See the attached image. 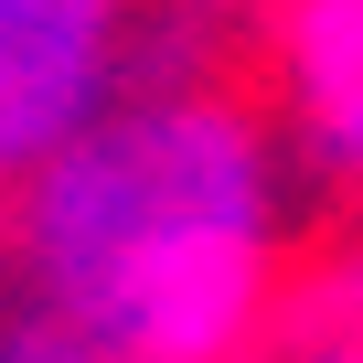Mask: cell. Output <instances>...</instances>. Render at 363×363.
I'll list each match as a JSON object with an SVG mask.
<instances>
[{"mask_svg": "<svg viewBox=\"0 0 363 363\" xmlns=\"http://www.w3.org/2000/svg\"><path fill=\"white\" fill-rule=\"evenodd\" d=\"M310 193L246 65L193 43L0 203V278L128 363H257L320 257Z\"/></svg>", "mask_w": 363, "mask_h": 363, "instance_id": "6da1fadb", "label": "cell"}, {"mask_svg": "<svg viewBox=\"0 0 363 363\" xmlns=\"http://www.w3.org/2000/svg\"><path fill=\"white\" fill-rule=\"evenodd\" d=\"M160 0H0V203L43 160H65L150 65L193 54ZM235 54V43H214Z\"/></svg>", "mask_w": 363, "mask_h": 363, "instance_id": "7a4b0ae2", "label": "cell"}, {"mask_svg": "<svg viewBox=\"0 0 363 363\" xmlns=\"http://www.w3.org/2000/svg\"><path fill=\"white\" fill-rule=\"evenodd\" d=\"M257 107L320 193L363 203V0H267L235 33Z\"/></svg>", "mask_w": 363, "mask_h": 363, "instance_id": "3957f363", "label": "cell"}, {"mask_svg": "<svg viewBox=\"0 0 363 363\" xmlns=\"http://www.w3.org/2000/svg\"><path fill=\"white\" fill-rule=\"evenodd\" d=\"M289 342L320 352V363H363V235L342 257H310L299 310H289Z\"/></svg>", "mask_w": 363, "mask_h": 363, "instance_id": "277c9868", "label": "cell"}, {"mask_svg": "<svg viewBox=\"0 0 363 363\" xmlns=\"http://www.w3.org/2000/svg\"><path fill=\"white\" fill-rule=\"evenodd\" d=\"M0 363H128V352H107L96 331H75L65 310H43L0 278Z\"/></svg>", "mask_w": 363, "mask_h": 363, "instance_id": "5b68a950", "label": "cell"}, {"mask_svg": "<svg viewBox=\"0 0 363 363\" xmlns=\"http://www.w3.org/2000/svg\"><path fill=\"white\" fill-rule=\"evenodd\" d=\"M160 11H171L182 33H203V43H235V33L267 11V0H160Z\"/></svg>", "mask_w": 363, "mask_h": 363, "instance_id": "8992f818", "label": "cell"}, {"mask_svg": "<svg viewBox=\"0 0 363 363\" xmlns=\"http://www.w3.org/2000/svg\"><path fill=\"white\" fill-rule=\"evenodd\" d=\"M257 363H320V352H299V342H278V352H257Z\"/></svg>", "mask_w": 363, "mask_h": 363, "instance_id": "52a82bcc", "label": "cell"}]
</instances>
